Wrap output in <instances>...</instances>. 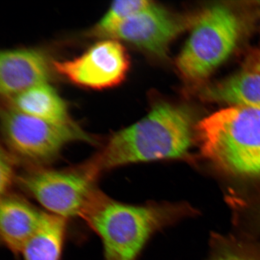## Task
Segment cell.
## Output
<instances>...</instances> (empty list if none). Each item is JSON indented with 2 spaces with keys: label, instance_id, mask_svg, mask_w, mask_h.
Segmentation results:
<instances>
[{
  "label": "cell",
  "instance_id": "obj_4",
  "mask_svg": "<svg viewBox=\"0 0 260 260\" xmlns=\"http://www.w3.org/2000/svg\"><path fill=\"white\" fill-rule=\"evenodd\" d=\"M2 132L5 148L16 161L31 168L45 167L74 142L96 143L74 122L56 123L5 107L2 111Z\"/></svg>",
  "mask_w": 260,
  "mask_h": 260
},
{
  "label": "cell",
  "instance_id": "obj_13",
  "mask_svg": "<svg viewBox=\"0 0 260 260\" xmlns=\"http://www.w3.org/2000/svg\"><path fill=\"white\" fill-rule=\"evenodd\" d=\"M67 220L47 212L41 225L26 243L25 260H60L66 236Z\"/></svg>",
  "mask_w": 260,
  "mask_h": 260
},
{
  "label": "cell",
  "instance_id": "obj_14",
  "mask_svg": "<svg viewBox=\"0 0 260 260\" xmlns=\"http://www.w3.org/2000/svg\"><path fill=\"white\" fill-rule=\"evenodd\" d=\"M151 2L144 0H119L112 3L105 15L89 31L91 37L109 39L115 29Z\"/></svg>",
  "mask_w": 260,
  "mask_h": 260
},
{
  "label": "cell",
  "instance_id": "obj_6",
  "mask_svg": "<svg viewBox=\"0 0 260 260\" xmlns=\"http://www.w3.org/2000/svg\"><path fill=\"white\" fill-rule=\"evenodd\" d=\"M240 31L239 19L229 8L214 5L205 10L179 55V70L188 80L204 79L232 55Z\"/></svg>",
  "mask_w": 260,
  "mask_h": 260
},
{
  "label": "cell",
  "instance_id": "obj_9",
  "mask_svg": "<svg viewBox=\"0 0 260 260\" xmlns=\"http://www.w3.org/2000/svg\"><path fill=\"white\" fill-rule=\"evenodd\" d=\"M43 52L35 48L5 50L0 54V92L7 100L32 87L48 83L51 68Z\"/></svg>",
  "mask_w": 260,
  "mask_h": 260
},
{
  "label": "cell",
  "instance_id": "obj_7",
  "mask_svg": "<svg viewBox=\"0 0 260 260\" xmlns=\"http://www.w3.org/2000/svg\"><path fill=\"white\" fill-rule=\"evenodd\" d=\"M52 63L54 70L70 82L95 90L118 85L125 79L129 64L125 48L114 39H103L73 59Z\"/></svg>",
  "mask_w": 260,
  "mask_h": 260
},
{
  "label": "cell",
  "instance_id": "obj_15",
  "mask_svg": "<svg viewBox=\"0 0 260 260\" xmlns=\"http://www.w3.org/2000/svg\"><path fill=\"white\" fill-rule=\"evenodd\" d=\"M16 159L2 147L0 155V193L1 196L9 193L13 183L16 180L15 177Z\"/></svg>",
  "mask_w": 260,
  "mask_h": 260
},
{
  "label": "cell",
  "instance_id": "obj_17",
  "mask_svg": "<svg viewBox=\"0 0 260 260\" xmlns=\"http://www.w3.org/2000/svg\"><path fill=\"white\" fill-rule=\"evenodd\" d=\"M259 68L260 71V58H259Z\"/></svg>",
  "mask_w": 260,
  "mask_h": 260
},
{
  "label": "cell",
  "instance_id": "obj_11",
  "mask_svg": "<svg viewBox=\"0 0 260 260\" xmlns=\"http://www.w3.org/2000/svg\"><path fill=\"white\" fill-rule=\"evenodd\" d=\"M17 111L56 123L73 122L67 103L49 83L41 84L7 99Z\"/></svg>",
  "mask_w": 260,
  "mask_h": 260
},
{
  "label": "cell",
  "instance_id": "obj_5",
  "mask_svg": "<svg viewBox=\"0 0 260 260\" xmlns=\"http://www.w3.org/2000/svg\"><path fill=\"white\" fill-rule=\"evenodd\" d=\"M99 177L86 162L63 170L31 168L16 181L48 213L68 219L84 218L95 203L102 193L96 187Z\"/></svg>",
  "mask_w": 260,
  "mask_h": 260
},
{
  "label": "cell",
  "instance_id": "obj_3",
  "mask_svg": "<svg viewBox=\"0 0 260 260\" xmlns=\"http://www.w3.org/2000/svg\"><path fill=\"white\" fill-rule=\"evenodd\" d=\"M190 212L183 204L133 206L102 193L83 219L102 240L106 260H136L152 234Z\"/></svg>",
  "mask_w": 260,
  "mask_h": 260
},
{
  "label": "cell",
  "instance_id": "obj_1",
  "mask_svg": "<svg viewBox=\"0 0 260 260\" xmlns=\"http://www.w3.org/2000/svg\"><path fill=\"white\" fill-rule=\"evenodd\" d=\"M193 129L187 109L159 104L141 121L114 133L88 162L100 175L139 162L183 158L193 144Z\"/></svg>",
  "mask_w": 260,
  "mask_h": 260
},
{
  "label": "cell",
  "instance_id": "obj_16",
  "mask_svg": "<svg viewBox=\"0 0 260 260\" xmlns=\"http://www.w3.org/2000/svg\"><path fill=\"white\" fill-rule=\"evenodd\" d=\"M213 260H260V249L240 246L239 248L227 250Z\"/></svg>",
  "mask_w": 260,
  "mask_h": 260
},
{
  "label": "cell",
  "instance_id": "obj_2",
  "mask_svg": "<svg viewBox=\"0 0 260 260\" xmlns=\"http://www.w3.org/2000/svg\"><path fill=\"white\" fill-rule=\"evenodd\" d=\"M201 151L231 176L260 187V108L232 106L197 126Z\"/></svg>",
  "mask_w": 260,
  "mask_h": 260
},
{
  "label": "cell",
  "instance_id": "obj_10",
  "mask_svg": "<svg viewBox=\"0 0 260 260\" xmlns=\"http://www.w3.org/2000/svg\"><path fill=\"white\" fill-rule=\"evenodd\" d=\"M47 212L41 210L24 198L8 193L0 203V237L2 242L15 254L22 249L40 227Z\"/></svg>",
  "mask_w": 260,
  "mask_h": 260
},
{
  "label": "cell",
  "instance_id": "obj_8",
  "mask_svg": "<svg viewBox=\"0 0 260 260\" xmlns=\"http://www.w3.org/2000/svg\"><path fill=\"white\" fill-rule=\"evenodd\" d=\"M188 22L151 3L122 22L109 39L122 40L149 53L162 56L169 45L186 28Z\"/></svg>",
  "mask_w": 260,
  "mask_h": 260
},
{
  "label": "cell",
  "instance_id": "obj_12",
  "mask_svg": "<svg viewBox=\"0 0 260 260\" xmlns=\"http://www.w3.org/2000/svg\"><path fill=\"white\" fill-rule=\"evenodd\" d=\"M203 96L210 102L260 108V71L237 74L208 86Z\"/></svg>",
  "mask_w": 260,
  "mask_h": 260
}]
</instances>
